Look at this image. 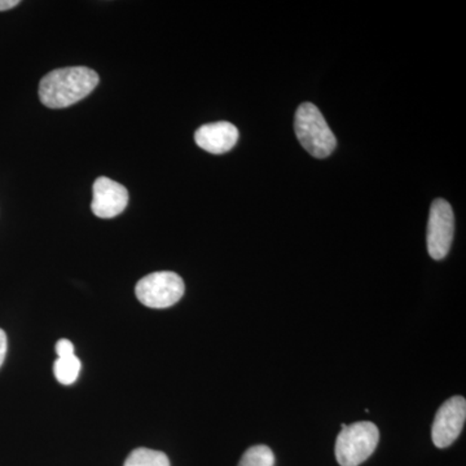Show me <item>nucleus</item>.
<instances>
[{"mask_svg":"<svg viewBox=\"0 0 466 466\" xmlns=\"http://www.w3.org/2000/svg\"><path fill=\"white\" fill-rule=\"evenodd\" d=\"M379 428L360 421L342 429L336 441V459L341 466H359L372 456L379 446Z\"/></svg>","mask_w":466,"mask_h":466,"instance_id":"obj_3","label":"nucleus"},{"mask_svg":"<svg viewBox=\"0 0 466 466\" xmlns=\"http://www.w3.org/2000/svg\"><path fill=\"white\" fill-rule=\"evenodd\" d=\"M18 5H20L18 0H0V12L8 11V9L15 8Z\"/></svg>","mask_w":466,"mask_h":466,"instance_id":"obj_13","label":"nucleus"},{"mask_svg":"<svg viewBox=\"0 0 466 466\" xmlns=\"http://www.w3.org/2000/svg\"><path fill=\"white\" fill-rule=\"evenodd\" d=\"M196 144L213 155L229 152L238 140V130L229 122L201 126L195 134Z\"/></svg>","mask_w":466,"mask_h":466,"instance_id":"obj_8","label":"nucleus"},{"mask_svg":"<svg viewBox=\"0 0 466 466\" xmlns=\"http://www.w3.org/2000/svg\"><path fill=\"white\" fill-rule=\"evenodd\" d=\"M466 420V400L462 397L450 398L441 404L435 416L431 438L435 447L447 449L458 440L464 429Z\"/></svg>","mask_w":466,"mask_h":466,"instance_id":"obj_6","label":"nucleus"},{"mask_svg":"<svg viewBox=\"0 0 466 466\" xmlns=\"http://www.w3.org/2000/svg\"><path fill=\"white\" fill-rule=\"evenodd\" d=\"M7 334H5V330L0 329V367L5 363V355H7Z\"/></svg>","mask_w":466,"mask_h":466,"instance_id":"obj_12","label":"nucleus"},{"mask_svg":"<svg viewBox=\"0 0 466 466\" xmlns=\"http://www.w3.org/2000/svg\"><path fill=\"white\" fill-rule=\"evenodd\" d=\"M455 232V217L451 205L443 198H437L431 208L428 223V251L431 258H446L452 245Z\"/></svg>","mask_w":466,"mask_h":466,"instance_id":"obj_5","label":"nucleus"},{"mask_svg":"<svg viewBox=\"0 0 466 466\" xmlns=\"http://www.w3.org/2000/svg\"><path fill=\"white\" fill-rule=\"evenodd\" d=\"M184 290L183 279L170 271L144 276L135 288L137 299L150 309L171 308L182 299Z\"/></svg>","mask_w":466,"mask_h":466,"instance_id":"obj_4","label":"nucleus"},{"mask_svg":"<svg viewBox=\"0 0 466 466\" xmlns=\"http://www.w3.org/2000/svg\"><path fill=\"white\" fill-rule=\"evenodd\" d=\"M92 193H94V200L91 202L92 213L103 219L119 216L127 208V189L109 177H97Z\"/></svg>","mask_w":466,"mask_h":466,"instance_id":"obj_7","label":"nucleus"},{"mask_svg":"<svg viewBox=\"0 0 466 466\" xmlns=\"http://www.w3.org/2000/svg\"><path fill=\"white\" fill-rule=\"evenodd\" d=\"M294 130L303 148L317 158H327L336 149V137L318 106L303 103L297 109Z\"/></svg>","mask_w":466,"mask_h":466,"instance_id":"obj_2","label":"nucleus"},{"mask_svg":"<svg viewBox=\"0 0 466 466\" xmlns=\"http://www.w3.org/2000/svg\"><path fill=\"white\" fill-rule=\"evenodd\" d=\"M275 455L269 447L259 446L250 447L247 452L242 455L238 466H274Z\"/></svg>","mask_w":466,"mask_h":466,"instance_id":"obj_11","label":"nucleus"},{"mask_svg":"<svg viewBox=\"0 0 466 466\" xmlns=\"http://www.w3.org/2000/svg\"><path fill=\"white\" fill-rule=\"evenodd\" d=\"M99 85V76L86 66L61 67L43 76L39 99L51 109H63L87 97Z\"/></svg>","mask_w":466,"mask_h":466,"instance_id":"obj_1","label":"nucleus"},{"mask_svg":"<svg viewBox=\"0 0 466 466\" xmlns=\"http://www.w3.org/2000/svg\"><path fill=\"white\" fill-rule=\"evenodd\" d=\"M125 466H170V460L161 451L137 449L126 459Z\"/></svg>","mask_w":466,"mask_h":466,"instance_id":"obj_10","label":"nucleus"},{"mask_svg":"<svg viewBox=\"0 0 466 466\" xmlns=\"http://www.w3.org/2000/svg\"><path fill=\"white\" fill-rule=\"evenodd\" d=\"M57 360L54 364L55 377L63 385H72L81 372V360L76 357L75 345L69 339L56 343Z\"/></svg>","mask_w":466,"mask_h":466,"instance_id":"obj_9","label":"nucleus"}]
</instances>
